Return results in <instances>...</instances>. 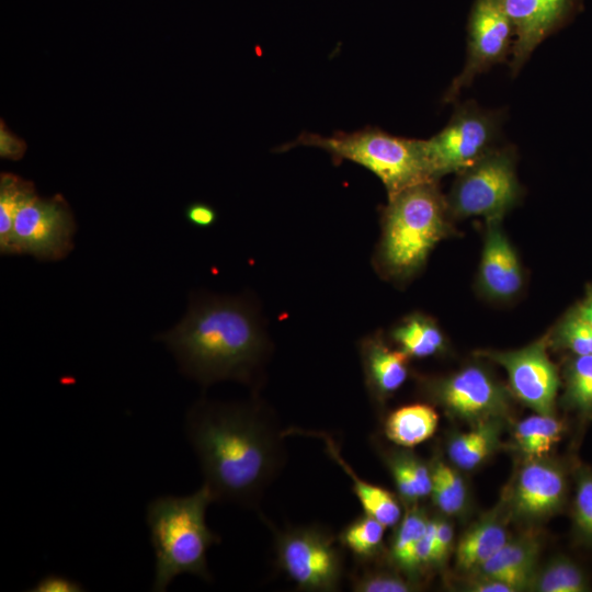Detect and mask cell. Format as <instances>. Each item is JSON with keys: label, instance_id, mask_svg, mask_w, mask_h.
Masks as SVG:
<instances>
[{"label": "cell", "instance_id": "obj_13", "mask_svg": "<svg viewBox=\"0 0 592 592\" xmlns=\"http://www.w3.org/2000/svg\"><path fill=\"white\" fill-rule=\"evenodd\" d=\"M514 32L511 73L517 75L535 48L567 18L573 0H501Z\"/></svg>", "mask_w": 592, "mask_h": 592}, {"label": "cell", "instance_id": "obj_18", "mask_svg": "<svg viewBox=\"0 0 592 592\" xmlns=\"http://www.w3.org/2000/svg\"><path fill=\"white\" fill-rule=\"evenodd\" d=\"M538 550L539 543L534 536L508 540L476 571L502 581L519 591L532 583Z\"/></svg>", "mask_w": 592, "mask_h": 592}, {"label": "cell", "instance_id": "obj_24", "mask_svg": "<svg viewBox=\"0 0 592 592\" xmlns=\"http://www.w3.org/2000/svg\"><path fill=\"white\" fill-rule=\"evenodd\" d=\"M429 517L422 509L412 506L406 511L391 539L389 558L406 576H413L414 553L425 533Z\"/></svg>", "mask_w": 592, "mask_h": 592}, {"label": "cell", "instance_id": "obj_9", "mask_svg": "<svg viewBox=\"0 0 592 592\" xmlns=\"http://www.w3.org/2000/svg\"><path fill=\"white\" fill-rule=\"evenodd\" d=\"M76 223L66 200L32 195L18 210L12 232L13 254L56 261L73 248Z\"/></svg>", "mask_w": 592, "mask_h": 592}, {"label": "cell", "instance_id": "obj_2", "mask_svg": "<svg viewBox=\"0 0 592 592\" xmlns=\"http://www.w3.org/2000/svg\"><path fill=\"white\" fill-rule=\"evenodd\" d=\"M160 339L182 372L205 386L228 379L252 385L271 351L258 314L240 298L209 297L192 304Z\"/></svg>", "mask_w": 592, "mask_h": 592}, {"label": "cell", "instance_id": "obj_7", "mask_svg": "<svg viewBox=\"0 0 592 592\" xmlns=\"http://www.w3.org/2000/svg\"><path fill=\"white\" fill-rule=\"evenodd\" d=\"M521 192L514 148L496 147L458 173L446 204L451 217L481 216L486 220H501L516 205Z\"/></svg>", "mask_w": 592, "mask_h": 592}, {"label": "cell", "instance_id": "obj_6", "mask_svg": "<svg viewBox=\"0 0 592 592\" xmlns=\"http://www.w3.org/2000/svg\"><path fill=\"white\" fill-rule=\"evenodd\" d=\"M275 563L300 591L334 592L344 574L338 537L321 525L273 528Z\"/></svg>", "mask_w": 592, "mask_h": 592}, {"label": "cell", "instance_id": "obj_26", "mask_svg": "<svg viewBox=\"0 0 592 592\" xmlns=\"http://www.w3.org/2000/svg\"><path fill=\"white\" fill-rule=\"evenodd\" d=\"M35 194L31 181L2 172L0 175V251L13 254L12 232L14 218L20 207Z\"/></svg>", "mask_w": 592, "mask_h": 592}, {"label": "cell", "instance_id": "obj_29", "mask_svg": "<svg viewBox=\"0 0 592 592\" xmlns=\"http://www.w3.org/2000/svg\"><path fill=\"white\" fill-rule=\"evenodd\" d=\"M531 585L540 592L590 591L589 580L583 570L574 561L562 556L550 560L533 578Z\"/></svg>", "mask_w": 592, "mask_h": 592}, {"label": "cell", "instance_id": "obj_4", "mask_svg": "<svg viewBox=\"0 0 592 592\" xmlns=\"http://www.w3.org/2000/svg\"><path fill=\"white\" fill-rule=\"evenodd\" d=\"M446 197L437 182H425L388 197L382 212L378 270L396 280L414 275L449 230Z\"/></svg>", "mask_w": 592, "mask_h": 592}, {"label": "cell", "instance_id": "obj_3", "mask_svg": "<svg viewBox=\"0 0 592 592\" xmlns=\"http://www.w3.org/2000/svg\"><path fill=\"white\" fill-rule=\"evenodd\" d=\"M215 502L206 485L187 496H161L147 505L146 521L155 551L152 591L164 592L181 574L210 582L207 553L220 543L206 523V510Z\"/></svg>", "mask_w": 592, "mask_h": 592}, {"label": "cell", "instance_id": "obj_12", "mask_svg": "<svg viewBox=\"0 0 592 592\" xmlns=\"http://www.w3.org/2000/svg\"><path fill=\"white\" fill-rule=\"evenodd\" d=\"M546 346L547 340L540 339L520 350L482 354L506 371L510 387L523 403L539 414H554L560 382Z\"/></svg>", "mask_w": 592, "mask_h": 592}, {"label": "cell", "instance_id": "obj_39", "mask_svg": "<svg viewBox=\"0 0 592 592\" xmlns=\"http://www.w3.org/2000/svg\"><path fill=\"white\" fill-rule=\"evenodd\" d=\"M579 316L592 327V291L583 303L576 307Z\"/></svg>", "mask_w": 592, "mask_h": 592}, {"label": "cell", "instance_id": "obj_11", "mask_svg": "<svg viewBox=\"0 0 592 592\" xmlns=\"http://www.w3.org/2000/svg\"><path fill=\"white\" fill-rule=\"evenodd\" d=\"M425 392L448 413L469 420L501 418L509 408V396L483 368L470 365L424 383Z\"/></svg>", "mask_w": 592, "mask_h": 592}, {"label": "cell", "instance_id": "obj_1", "mask_svg": "<svg viewBox=\"0 0 592 592\" xmlns=\"http://www.w3.org/2000/svg\"><path fill=\"white\" fill-rule=\"evenodd\" d=\"M185 431L215 502L257 509L286 465L284 430L258 397L198 400L186 413Z\"/></svg>", "mask_w": 592, "mask_h": 592}, {"label": "cell", "instance_id": "obj_20", "mask_svg": "<svg viewBox=\"0 0 592 592\" xmlns=\"http://www.w3.org/2000/svg\"><path fill=\"white\" fill-rule=\"evenodd\" d=\"M439 414L433 407L413 403L391 411L384 422L386 437L400 447H413L436 431Z\"/></svg>", "mask_w": 592, "mask_h": 592}, {"label": "cell", "instance_id": "obj_16", "mask_svg": "<svg viewBox=\"0 0 592 592\" xmlns=\"http://www.w3.org/2000/svg\"><path fill=\"white\" fill-rule=\"evenodd\" d=\"M360 355L366 388L376 401L390 397L407 380L410 357L401 350L389 348L380 333L362 339Z\"/></svg>", "mask_w": 592, "mask_h": 592}, {"label": "cell", "instance_id": "obj_23", "mask_svg": "<svg viewBox=\"0 0 592 592\" xmlns=\"http://www.w3.org/2000/svg\"><path fill=\"white\" fill-rule=\"evenodd\" d=\"M391 339L409 357L424 358L441 352L445 339L437 325L429 317L413 314L391 331Z\"/></svg>", "mask_w": 592, "mask_h": 592}, {"label": "cell", "instance_id": "obj_17", "mask_svg": "<svg viewBox=\"0 0 592 592\" xmlns=\"http://www.w3.org/2000/svg\"><path fill=\"white\" fill-rule=\"evenodd\" d=\"M285 435H306L316 437L325 443V448L338 466L342 468L352 481V490L358 499L365 514L379 521L385 527L396 526L401 517V505L397 497L389 490L367 482L358 477L352 467L343 459L340 447L332 436L326 432L308 431L301 429L284 430Z\"/></svg>", "mask_w": 592, "mask_h": 592}, {"label": "cell", "instance_id": "obj_38", "mask_svg": "<svg viewBox=\"0 0 592 592\" xmlns=\"http://www.w3.org/2000/svg\"><path fill=\"white\" fill-rule=\"evenodd\" d=\"M470 591L475 592H514L515 590L509 584L497 579L479 574L478 578L470 581L468 584Z\"/></svg>", "mask_w": 592, "mask_h": 592}, {"label": "cell", "instance_id": "obj_32", "mask_svg": "<svg viewBox=\"0 0 592 592\" xmlns=\"http://www.w3.org/2000/svg\"><path fill=\"white\" fill-rule=\"evenodd\" d=\"M351 588L355 592H410L415 585L397 571L364 568L351 574Z\"/></svg>", "mask_w": 592, "mask_h": 592}, {"label": "cell", "instance_id": "obj_30", "mask_svg": "<svg viewBox=\"0 0 592 592\" xmlns=\"http://www.w3.org/2000/svg\"><path fill=\"white\" fill-rule=\"evenodd\" d=\"M433 503L444 514L453 515L463 510L467 491L460 475L441 459L431 465Z\"/></svg>", "mask_w": 592, "mask_h": 592}, {"label": "cell", "instance_id": "obj_36", "mask_svg": "<svg viewBox=\"0 0 592 592\" xmlns=\"http://www.w3.org/2000/svg\"><path fill=\"white\" fill-rule=\"evenodd\" d=\"M26 144L12 134L1 119L0 127V156L2 159L19 160L23 157Z\"/></svg>", "mask_w": 592, "mask_h": 592}, {"label": "cell", "instance_id": "obj_5", "mask_svg": "<svg viewBox=\"0 0 592 592\" xmlns=\"http://www.w3.org/2000/svg\"><path fill=\"white\" fill-rule=\"evenodd\" d=\"M295 146L318 147L335 163L349 160L364 167L383 182L388 197L421 183L437 182L432 175L424 140L391 135L378 127L335 132L331 136L305 132L277 151Z\"/></svg>", "mask_w": 592, "mask_h": 592}, {"label": "cell", "instance_id": "obj_19", "mask_svg": "<svg viewBox=\"0 0 592 592\" xmlns=\"http://www.w3.org/2000/svg\"><path fill=\"white\" fill-rule=\"evenodd\" d=\"M509 540L504 525L487 516L465 532L456 548V563L463 571H476Z\"/></svg>", "mask_w": 592, "mask_h": 592}, {"label": "cell", "instance_id": "obj_10", "mask_svg": "<svg viewBox=\"0 0 592 592\" xmlns=\"http://www.w3.org/2000/svg\"><path fill=\"white\" fill-rule=\"evenodd\" d=\"M467 58L463 70L446 90L443 102H452L474 79L512 54L513 26L501 0H475L467 27Z\"/></svg>", "mask_w": 592, "mask_h": 592}, {"label": "cell", "instance_id": "obj_15", "mask_svg": "<svg viewBox=\"0 0 592 592\" xmlns=\"http://www.w3.org/2000/svg\"><path fill=\"white\" fill-rule=\"evenodd\" d=\"M522 281L517 255L502 231L500 220H487L479 269L481 289L489 297L508 299L521 289Z\"/></svg>", "mask_w": 592, "mask_h": 592}, {"label": "cell", "instance_id": "obj_28", "mask_svg": "<svg viewBox=\"0 0 592 592\" xmlns=\"http://www.w3.org/2000/svg\"><path fill=\"white\" fill-rule=\"evenodd\" d=\"M563 403L583 414H592V355H573L565 367Z\"/></svg>", "mask_w": 592, "mask_h": 592}, {"label": "cell", "instance_id": "obj_8", "mask_svg": "<svg viewBox=\"0 0 592 592\" xmlns=\"http://www.w3.org/2000/svg\"><path fill=\"white\" fill-rule=\"evenodd\" d=\"M503 115L481 109L475 101L458 104L446 126L424 140L434 180L459 173L494 149Z\"/></svg>", "mask_w": 592, "mask_h": 592}, {"label": "cell", "instance_id": "obj_37", "mask_svg": "<svg viewBox=\"0 0 592 592\" xmlns=\"http://www.w3.org/2000/svg\"><path fill=\"white\" fill-rule=\"evenodd\" d=\"M185 218L192 226L207 228L215 224L217 213L206 203L194 202L185 208Z\"/></svg>", "mask_w": 592, "mask_h": 592}, {"label": "cell", "instance_id": "obj_14", "mask_svg": "<svg viewBox=\"0 0 592 592\" xmlns=\"http://www.w3.org/2000/svg\"><path fill=\"white\" fill-rule=\"evenodd\" d=\"M566 476L557 464L543 458L530 459L517 474L512 492L514 513L527 520L549 516L566 499Z\"/></svg>", "mask_w": 592, "mask_h": 592}, {"label": "cell", "instance_id": "obj_27", "mask_svg": "<svg viewBox=\"0 0 592 592\" xmlns=\"http://www.w3.org/2000/svg\"><path fill=\"white\" fill-rule=\"evenodd\" d=\"M385 528L379 521L363 513L345 525L337 537L342 548L363 562L379 554Z\"/></svg>", "mask_w": 592, "mask_h": 592}, {"label": "cell", "instance_id": "obj_21", "mask_svg": "<svg viewBox=\"0 0 592 592\" xmlns=\"http://www.w3.org/2000/svg\"><path fill=\"white\" fill-rule=\"evenodd\" d=\"M383 457L395 481L400 498L413 504L431 494V466L408 451L380 449Z\"/></svg>", "mask_w": 592, "mask_h": 592}, {"label": "cell", "instance_id": "obj_22", "mask_svg": "<svg viewBox=\"0 0 592 592\" xmlns=\"http://www.w3.org/2000/svg\"><path fill=\"white\" fill-rule=\"evenodd\" d=\"M500 432V418L480 420L473 430L449 441L447 453L451 462L462 469L475 468L496 448Z\"/></svg>", "mask_w": 592, "mask_h": 592}, {"label": "cell", "instance_id": "obj_25", "mask_svg": "<svg viewBox=\"0 0 592 592\" xmlns=\"http://www.w3.org/2000/svg\"><path fill=\"white\" fill-rule=\"evenodd\" d=\"M565 428L554 414H535L523 419L515 428L520 449L530 459L543 458L560 441Z\"/></svg>", "mask_w": 592, "mask_h": 592}, {"label": "cell", "instance_id": "obj_35", "mask_svg": "<svg viewBox=\"0 0 592 592\" xmlns=\"http://www.w3.org/2000/svg\"><path fill=\"white\" fill-rule=\"evenodd\" d=\"M435 523L432 565H440L446 559L452 548L453 527L449 522L443 519H435Z\"/></svg>", "mask_w": 592, "mask_h": 592}, {"label": "cell", "instance_id": "obj_33", "mask_svg": "<svg viewBox=\"0 0 592 592\" xmlns=\"http://www.w3.org/2000/svg\"><path fill=\"white\" fill-rule=\"evenodd\" d=\"M573 522L579 536L592 546V470L587 467L576 474Z\"/></svg>", "mask_w": 592, "mask_h": 592}, {"label": "cell", "instance_id": "obj_34", "mask_svg": "<svg viewBox=\"0 0 592 592\" xmlns=\"http://www.w3.org/2000/svg\"><path fill=\"white\" fill-rule=\"evenodd\" d=\"M32 592H82L83 585L69 577L49 573L41 578L30 589Z\"/></svg>", "mask_w": 592, "mask_h": 592}, {"label": "cell", "instance_id": "obj_31", "mask_svg": "<svg viewBox=\"0 0 592 592\" xmlns=\"http://www.w3.org/2000/svg\"><path fill=\"white\" fill-rule=\"evenodd\" d=\"M550 340L573 355H592V327L579 316L576 308L557 325Z\"/></svg>", "mask_w": 592, "mask_h": 592}]
</instances>
